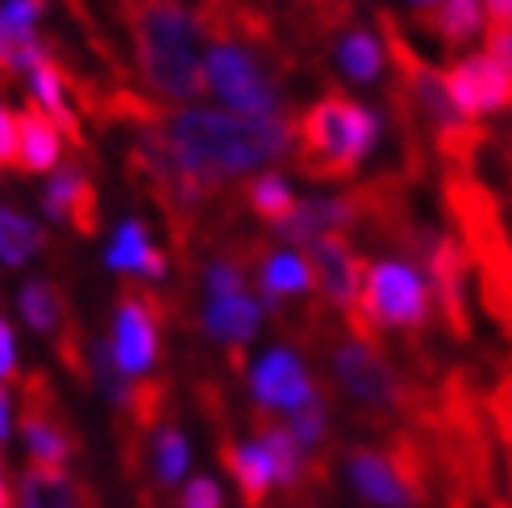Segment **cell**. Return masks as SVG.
<instances>
[{
    "label": "cell",
    "mask_w": 512,
    "mask_h": 508,
    "mask_svg": "<svg viewBox=\"0 0 512 508\" xmlns=\"http://www.w3.org/2000/svg\"><path fill=\"white\" fill-rule=\"evenodd\" d=\"M121 25L130 34L134 63L146 88L163 100H196L204 80L209 21L179 0H121Z\"/></svg>",
    "instance_id": "cell-2"
},
{
    "label": "cell",
    "mask_w": 512,
    "mask_h": 508,
    "mask_svg": "<svg viewBox=\"0 0 512 508\" xmlns=\"http://www.w3.org/2000/svg\"><path fill=\"white\" fill-rule=\"evenodd\" d=\"M63 138L67 134L30 100V105L17 113V171L21 175L55 171L63 159Z\"/></svg>",
    "instance_id": "cell-20"
},
{
    "label": "cell",
    "mask_w": 512,
    "mask_h": 508,
    "mask_svg": "<svg viewBox=\"0 0 512 508\" xmlns=\"http://www.w3.org/2000/svg\"><path fill=\"white\" fill-rule=\"evenodd\" d=\"M417 5H433V0H417Z\"/></svg>",
    "instance_id": "cell-36"
},
{
    "label": "cell",
    "mask_w": 512,
    "mask_h": 508,
    "mask_svg": "<svg viewBox=\"0 0 512 508\" xmlns=\"http://www.w3.org/2000/svg\"><path fill=\"white\" fill-rule=\"evenodd\" d=\"M354 492L375 508H429L438 454L421 429H392L388 442H358L346 450Z\"/></svg>",
    "instance_id": "cell-5"
},
{
    "label": "cell",
    "mask_w": 512,
    "mask_h": 508,
    "mask_svg": "<svg viewBox=\"0 0 512 508\" xmlns=\"http://www.w3.org/2000/svg\"><path fill=\"white\" fill-rule=\"evenodd\" d=\"M250 392H254V404H259V409H267V413H292V409H300L304 400L317 396V384H313V375L304 371V363L296 359L292 350L275 346L267 359L254 367Z\"/></svg>",
    "instance_id": "cell-15"
},
{
    "label": "cell",
    "mask_w": 512,
    "mask_h": 508,
    "mask_svg": "<svg viewBox=\"0 0 512 508\" xmlns=\"http://www.w3.org/2000/svg\"><path fill=\"white\" fill-rule=\"evenodd\" d=\"M17 304H21V317L30 321L34 334H42V338H50V342H55L59 329L75 317L67 292L55 284V279H30V284L17 292Z\"/></svg>",
    "instance_id": "cell-23"
},
{
    "label": "cell",
    "mask_w": 512,
    "mask_h": 508,
    "mask_svg": "<svg viewBox=\"0 0 512 508\" xmlns=\"http://www.w3.org/2000/svg\"><path fill=\"white\" fill-rule=\"evenodd\" d=\"M425 25H433L446 46H463L483 30V0H438V9L425 13Z\"/></svg>",
    "instance_id": "cell-26"
},
{
    "label": "cell",
    "mask_w": 512,
    "mask_h": 508,
    "mask_svg": "<svg viewBox=\"0 0 512 508\" xmlns=\"http://www.w3.org/2000/svg\"><path fill=\"white\" fill-rule=\"evenodd\" d=\"M21 438H25V450H30V459L42 463V467H63L75 459V429L63 413V400L50 384L46 371H30L21 379Z\"/></svg>",
    "instance_id": "cell-11"
},
{
    "label": "cell",
    "mask_w": 512,
    "mask_h": 508,
    "mask_svg": "<svg viewBox=\"0 0 512 508\" xmlns=\"http://www.w3.org/2000/svg\"><path fill=\"white\" fill-rule=\"evenodd\" d=\"M217 459L229 471V479L238 484V496L246 508H263L271 488H275V471L271 459L259 442H238L229 438V429H217Z\"/></svg>",
    "instance_id": "cell-18"
},
{
    "label": "cell",
    "mask_w": 512,
    "mask_h": 508,
    "mask_svg": "<svg viewBox=\"0 0 512 508\" xmlns=\"http://www.w3.org/2000/svg\"><path fill=\"white\" fill-rule=\"evenodd\" d=\"M433 313H438V304H433V288L421 267L375 259L367 263L363 296H358V309L346 313V325L350 338L383 346V334H425Z\"/></svg>",
    "instance_id": "cell-7"
},
{
    "label": "cell",
    "mask_w": 512,
    "mask_h": 508,
    "mask_svg": "<svg viewBox=\"0 0 512 508\" xmlns=\"http://www.w3.org/2000/svg\"><path fill=\"white\" fill-rule=\"evenodd\" d=\"M413 259L421 263V271L429 279L433 304H438L450 338L467 342L471 338V263H467V250L458 242V234L425 230Z\"/></svg>",
    "instance_id": "cell-10"
},
{
    "label": "cell",
    "mask_w": 512,
    "mask_h": 508,
    "mask_svg": "<svg viewBox=\"0 0 512 508\" xmlns=\"http://www.w3.org/2000/svg\"><path fill=\"white\" fill-rule=\"evenodd\" d=\"M9 429H13V404H9L5 384H0V446L9 442Z\"/></svg>",
    "instance_id": "cell-34"
},
{
    "label": "cell",
    "mask_w": 512,
    "mask_h": 508,
    "mask_svg": "<svg viewBox=\"0 0 512 508\" xmlns=\"http://www.w3.org/2000/svg\"><path fill=\"white\" fill-rule=\"evenodd\" d=\"M17 508H100L84 479H71L63 467L30 463L17 484Z\"/></svg>",
    "instance_id": "cell-19"
},
{
    "label": "cell",
    "mask_w": 512,
    "mask_h": 508,
    "mask_svg": "<svg viewBox=\"0 0 512 508\" xmlns=\"http://www.w3.org/2000/svg\"><path fill=\"white\" fill-rule=\"evenodd\" d=\"M242 200H246V209L259 217V221H267V225H284L292 213H296V205L300 200L292 196V188H288V180L284 175H275V171H263V175H254V180L242 188Z\"/></svg>",
    "instance_id": "cell-24"
},
{
    "label": "cell",
    "mask_w": 512,
    "mask_h": 508,
    "mask_svg": "<svg viewBox=\"0 0 512 508\" xmlns=\"http://www.w3.org/2000/svg\"><path fill=\"white\" fill-rule=\"evenodd\" d=\"M442 200L454 221V234L467 250L483 309L512 338V234L496 192L479 184L475 171H446Z\"/></svg>",
    "instance_id": "cell-3"
},
{
    "label": "cell",
    "mask_w": 512,
    "mask_h": 508,
    "mask_svg": "<svg viewBox=\"0 0 512 508\" xmlns=\"http://www.w3.org/2000/svg\"><path fill=\"white\" fill-rule=\"evenodd\" d=\"M379 142V117L346 92H325L296 117L292 163L317 184L350 180Z\"/></svg>",
    "instance_id": "cell-4"
},
{
    "label": "cell",
    "mask_w": 512,
    "mask_h": 508,
    "mask_svg": "<svg viewBox=\"0 0 512 508\" xmlns=\"http://www.w3.org/2000/svg\"><path fill=\"white\" fill-rule=\"evenodd\" d=\"M250 429H254V442L267 450L271 459V471H275V484L296 492L304 479H309V454L300 450V442L292 438L288 425H279L267 417V409H254L250 413Z\"/></svg>",
    "instance_id": "cell-22"
},
{
    "label": "cell",
    "mask_w": 512,
    "mask_h": 508,
    "mask_svg": "<svg viewBox=\"0 0 512 508\" xmlns=\"http://www.w3.org/2000/svg\"><path fill=\"white\" fill-rule=\"evenodd\" d=\"M488 55L508 71V80H512V25H492V34H488Z\"/></svg>",
    "instance_id": "cell-33"
},
{
    "label": "cell",
    "mask_w": 512,
    "mask_h": 508,
    "mask_svg": "<svg viewBox=\"0 0 512 508\" xmlns=\"http://www.w3.org/2000/svg\"><path fill=\"white\" fill-rule=\"evenodd\" d=\"M159 130L175 163L213 196L234 175L259 171L271 159L292 155L296 146V117L288 113L246 117L229 109H179L163 117Z\"/></svg>",
    "instance_id": "cell-1"
},
{
    "label": "cell",
    "mask_w": 512,
    "mask_h": 508,
    "mask_svg": "<svg viewBox=\"0 0 512 508\" xmlns=\"http://www.w3.org/2000/svg\"><path fill=\"white\" fill-rule=\"evenodd\" d=\"M204 80L229 105V113L271 117L279 109V84L267 71L259 42H246L238 34H217L209 55H204Z\"/></svg>",
    "instance_id": "cell-8"
},
{
    "label": "cell",
    "mask_w": 512,
    "mask_h": 508,
    "mask_svg": "<svg viewBox=\"0 0 512 508\" xmlns=\"http://www.w3.org/2000/svg\"><path fill=\"white\" fill-rule=\"evenodd\" d=\"M363 221V205H358V192H342V196H313V200H300L296 213L279 225V238L292 242V246H304L309 250L313 242L321 238H334V234H346L354 225Z\"/></svg>",
    "instance_id": "cell-16"
},
{
    "label": "cell",
    "mask_w": 512,
    "mask_h": 508,
    "mask_svg": "<svg viewBox=\"0 0 512 508\" xmlns=\"http://www.w3.org/2000/svg\"><path fill=\"white\" fill-rule=\"evenodd\" d=\"M496 25H512V0H483Z\"/></svg>",
    "instance_id": "cell-35"
},
{
    "label": "cell",
    "mask_w": 512,
    "mask_h": 508,
    "mask_svg": "<svg viewBox=\"0 0 512 508\" xmlns=\"http://www.w3.org/2000/svg\"><path fill=\"white\" fill-rule=\"evenodd\" d=\"M334 379L338 388L358 404L363 413L375 417H404L413 429H425V421L433 417V404H438V388L417 384L413 375H404L383 346L346 338L334 346Z\"/></svg>",
    "instance_id": "cell-6"
},
{
    "label": "cell",
    "mask_w": 512,
    "mask_h": 508,
    "mask_svg": "<svg viewBox=\"0 0 512 508\" xmlns=\"http://www.w3.org/2000/svg\"><path fill=\"white\" fill-rule=\"evenodd\" d=\"M17 167V113L9 105H0V171Z\"/></svg>",
    "instance_id": "cell-31"
},
{
    "label": "cell",
    "mask_w": 512,
    "mask_h": 508,
    "mask_svg": "<svg viewBox=\"0 0 512 508\" xmlns=\"http://www.w3.org/2000/svg\"><path fill=\"white\" fill-rule=\"evenodd\" d=\"M188 459H192V450H188L184 429H179V425H159V434H155V471H159V484L163 488H175L179 479H184V471H188Z\"/></svg>",
    "instance_id": "cell-28"
},
{
    "label": "cell",
    "mask_w": 512,
    "mask_h": 508,
    "mask_svg": "<svg viewBox=\"0 0 512 508\" xmlns=\"http://www.w3.org/2000/svg\"><path fill=\"white\" fill-rule=\"evenodd\" d=\"M259 321H263V300H254L246 292L204 300V334L234 354V367H242L246 342L259 334Z\"/></svg>",
    "instance_id": "cell-17"
},
{
    "label": "cell",
    "mask_w": 512,
    "mask_h": 508,
    "mask_svg": "<svg viewBox=\"0 0 512 508\" xmlns=\"http://www.w3.org/2000/svg\"><path fill=\"white\" fill-rule=\"evenodd\" d=\"M167 321H171V300L159 296L155 288H134V284L117 288L109 350H113L125 379H146L150 367L159 363Z\"/></svg>",
    "instance_id": "cell-9"
},
{
    "label": "cell",
    "mask_w": 512,
    "mask_h": 508,
    "mask_svg": "<svg viewBox=\"0 0 512 508\" xmlns=\"http://www.w3.org/2000/svg\"><path fill=\"white\" fill-rule=\"evenodd\" d=\"M17 375V338H13V325L0 317V384H9Z\"/></svg>",
    "instance_id": "cell-32"
},
{
    "label": "cell",
    "mask_w": 512,
    "mask_h": 508,
    "mask_svg": "<svg viewBox=\"0 0 512 508\" xmlns=\"http://www.w3.org/2000/svg\"><path fill=\"white\" fill-rule=\"evenodd\" d=\"M46 246V230L17 209L0 205V267H25Z\"/></svg>",
    "instance_id": "cell-25"
},
{
    "label": "cell",
    "mask_w": 512,
    "mask_h": 508,
    "mask_svg": "<svg viewBox=\"0 0 512 508\" xmlns=\"http://www.w3.org/2000/svg\"><path fill=\"white\" fill-rule=\"evenodd\" d=\"M42 213H46L50 221L71 225L75 234L92 238V234L100 230V192H96V184L88 180V171L75 167V163L50 171L46 192H42Z\"/></svg>",
    "instance_id": "cell-14"
},
{
    "label": "cell",
    "mask_w": 512,
    "mask_h": 508,
    "mask_svg": "<svg viewBox=\"0 0 512 508\" xmlns=\"http://www.w3.org/2000/svg\"><path fill=\"white\" fill-rule=\"evenodd\" d=\"M179 508H225L221 504V488L209 475H192L184 484V496H179Z\"/></svg>",
    "instance_id": "cell-30"
},
{
    "label": "cell",
    "mask_w": 512,
    "mask_h": 508,
    "mask_svg": "<svg viewBox=\"0 0 512 508\" xmlns=\"http://www.w3.org/2000/svg\"><path fill=\"white\" fill-rule=\"evenodd\" d=\"M105 267L117 271V275H138V279H146V284H155V279L167 275V254L150 242L146 221L130 217V221L117 225L113 246L105 250Z\"/></svg>",
    "instance_id": "cell-21"
},
{
    "label": "cell",
    "mask_w": 512,
    "mask_h": 508,
    "mask_svg": "<svg viewBox=\"0 0 512 508\" xmlns=\"http://www.w3.org/2000/svg\"><path fill=\"white\" fill-rule=\"evenodd\" d=\"M488 417H492V429L500 438V450H504V471H508V500H512V367L508 375L496 384V392L488 396Z\"/></svg>",
    "instance_id": "cell-29"
},
{
    "label": "cell",
    "mask_w": 512,
    "mask_h": 508,
    "mask_svg": "<svg viewBox=\"0 0 512 508\" xmlns=\"http://www.w3.org/2000/svg\"><path fill=\"white\" fill-rule=\"evenodd\" d=\"M338 67L350 75L354 84H375L383 75V42L367 30H350L338 42Z\"/></svg>",
    "instance_id": "cell-27"
},
{
    "label": "cell",
    "mask_w": 512,
    "mask_h": 508,
    "mask_svg": "<svg viewBox=\"0 0 512 508\" xmlns=\"http://www.w3.org/2000/svg\"><path fill=\"white\" fill-rule=\"evenodd\" d=\"M309 263L317 271V292L329 309H342V317L354 313L371 259H363V254L346 242V234H334V238H321L309 246Z\"/></svg>",
    "instance_id": "cell-13"
},
{
    "label": "cell",
    "mask_w": 512,
    "mask_h": 508,
    "mask_svg": "<svg viewBox=\"0 0 512 508\" xmlns=\"http://www.w3.org/2000/svg\"><path fill=\"white\" fill-rule=\"evenodd\" d=\"M442 75H446V92L454 100V109L463 113L467 121L512 109V80H508V71L488 55V50H483V55L450 63Z\"/></svg>",
    "instance_id": "cell-12"
}]
</instances>
